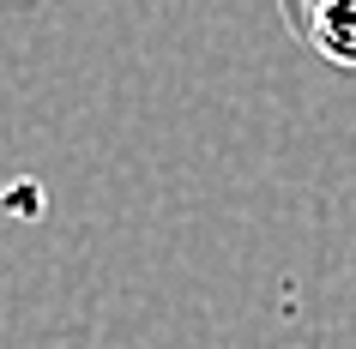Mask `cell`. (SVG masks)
<instances>
[{"instance_id":"6da1fadb","label":"cell","mask_w":356,"mask_h":349,"mask_svg":"<svg viewBox=\"0 0 356 349\" xmlns=\"http://www.w3.org/2000/svg\"><path fill=\"white\" fill-rule=\"evenodd\" d=\"M278 12L314 60L356 73V0H278Z\"/></svg>"}]
</instances>
